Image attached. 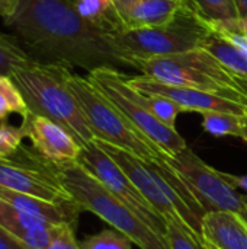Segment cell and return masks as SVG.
Returning <instances> with one entry per match:
<instances>
[{"label":"cell","mask_w":247,"mask_h":249,"mask_svg":"<svg viewBox=\"0 0 247 249\" xmlns=\"http://www.w3.org/2000/svg\"><path fill=\"white\" fill-rule=\"evenodd\" d=\"M217 34V32H215ZM220 36H223L224 39H227L229 42H231L233 45H236L239 50H242L243 53L247 54V38L240 36V35H234V34H218Z\"/></svg>","instance_id":"1f68e13d"},{"label":"cell","mask_w":247,"mask_h":249,"mask_svg":"<svg viewBox=\"0 0 247 249\" xmlns=\"http://www.w3.org/2000/svg\"><path fill=\"white\" fill-rule=\"evenodd\" d=\"M239 216H240V219H242V220L246 223V226H247V206H246V209H245V210H243V212H242Z\"/></svg>","instance_id":"8d00e7d4"},{"label":"cell","mask_w":247,"mask_h":249,"mask_svg":"<svg viewBox=\"0 0 247 249\" xmlns=\"http://www.w3.org/2000/svg\"><path fill=\"white\" fill-rule=\"evenodd\" d=\"M195 10L208 22H224L239 18L234 0H189Z\"/></svg>","instance_id":"cb8c5ba5"},{"label":"cell","mask_w":247,"mask_h":249,"mask_svg":"<svg viewBox=\"0 0 247 249\" xmlns=\"http://www.w3.org/2000/svg\"><path fill=\"white\" fill-rule=\"evenodd\" d=\"M0 198L54 226H73L76 229L79 216L83 212L74 200L60 203L49 201L6 188H0Z\"/></svg>","instance_id":"9a60e30c"},{"label":"cell","mask_w":247,"mask_h":249,"mask_svg":"<svg viewBox=\"0 0 247 249\" xmlns=\"http://www.w3.org/2000/svg\"><path fill=\"white\" fill-rule=\"evenodd\" d=\"M47 249H82L80 244L76 239L73 226H63L54 241Z\"/></svg>","instance_id":"f1b7e54d"},{"label":"cell","mask_w":247,"mask_h":249,"mask_svg":"<svg viewBox=\"0 0 247 249\" xmlns=\"http://www.w3.org/2000/svg\"><path fill=\"white\" fill-rule=\"evenodd\" d=\"M242 140L247 143V115L243 118V133H242Z\"/></svg>","instance_id":"d590c367"},{"label":"cell","mask_w":247,"mask_h":249,"mask_svg":"<svg viewBox=\"0 0 247 249\" xmlns=\"http://www.w3.org/2000/svg\"><path fill=\"white\" fill-rule=\"evenodd\" d=\"M166 242L169 249H204V242H199L183 226L175 222H166Z\"/></svg>","instance_id":"4316f807"},{"label":"cell","mask_w":247,"mask_h":249,"mask_svg":"<svg viewBox=\"0 0 247 249\" xmlns=\"http://www.w3.org/2000/svg\"><path fill=\"white\" fill-rule=\"evenodd\" d=\"M213 55H215L223 64H226L236 76L247 83V54L239 50L236 45L215 34L214 31L205 38L202 45L199 47Z\"/></svg>","instance_id":"d6986e66"},{"label":"cell","mask_w":247,"mask_h":249,"mask_svg":"<svg viewBox=\"0 0 247 249\" xmlns=\"http://www.w3.org/2000/svg\"><path fill=\"white\" fill-rule=\"evenodd\" d=\"M202 238L218 249H247V226L231 212L207 213L202 219Z\"/></svg>","instance_id":"2e32d148"},{"label":"cell","mask_w":247,"mask_h":249,"mask_svg":"<svg viewBox=\"0 0 247 249\" xmlns=\"http://www.w3.org/2000/svg\"><path fill=\"white\" fill-rule=\"evenodd\" d=\"M0 249H28L0 225Z\"/></svg>","instance_id":"f546056e"},{"label":"cell","mask_w":247,"mask_h":249,"mask_svg":"<svg viewBox=\"0 0 247 249\" xmlns=\"http://www.w3.org/2000/svg\"><path fill=\"white\" fill-rule=\"evenodd\" d=\"M32 58L12 36H0V74L12 76L17 67L32 63Z\"/></svg>","instance_id":"7402d4cb"},{"label":"cell","mask_w":247,"mask_h":249,"mask_svg":"<svg viewBox=\"0 0 247 249\" xmlns=\"http://www.w3.org/2000/svg\"><path fill=\"white\" fill-rule=\"evenodd\" d=\"M202 248H204V249H218L217 247H214L213 244L207 242V241H204V244H202Z\"/></svg>","instance_id":"74e56055"},{"label":"cell","mask_w":247,"mask_h":249,"mask_svg":"<svg viewBox=\"0 0 247 249\" xmlns=\"http://www.w3.org/2000/svg\"><path fill=\"white\" fill-rule=\"evenodd\" d=\"M0 225L28 249H47L63 226L49 225L0 198Z\"/></svg>","instance_id":"5bb4252c"},{"label":"cell","mask_w":247,"mask_h":249,"mask_svg":"<svg viewBox=\"0 0 247 249\" xmlns=\"http://www.w3.org/2000/svg\"><path fill=\"white\" fill-rule=\"evenodd\" d=\"M183 0H140L127 18V28H156L172 22Z\"/></svg>","instance_id":"e0dca14e"},{"label":"cell","mask_w":247,"mask_h":249,"mask_svg":"<svg viewBox=\"0 0 247 249\" xmlns=\"http://www.w3.org/2000/svg\"><path fill=\"white\" fill-rule=\"evenodd\" d=\"M138 1H140V0H114L118 13H119L121 18L125 20V25H127V18H128V15L131 13V10L135 7V4H137Z\"/></svg>","instance_id":"4dcf8cb0"},{"label":"cell","mask_w":247,"mask_h":249,"mask_svg":"<svg viewBox=\"0 0 247 249\" xmlns=\"http://www.w3.org/2000/svg\"><path fill=\"white\" fill-rule=\"evenodd\" d=\"M138 70L162 83L217 93L247 105L246 82L202 48L178 55L143 58L138 61Z\"/></svg>","instance_id":"277c9868"},{"label":"cell","mask_w":247,"mask_h":249,"mask_svg":"<svg viewBox=\"0 0 247 249\" xmlns=\"http://www.w3.org/2000/svg\"><path fill=\"white\" fill-rule=\"evenodd\" d=\"M211 29L217 34H234L247 38V16L236 18L224 22H210Z\"/></svg>","instance_id":"83f0119b"},{"label":"cell","mask_w":247,"mask_h":249,"mask_svg":"<svg viewBox=\"0 0 247 249\" xmlns=\"http://www.w3.org/2000/svg\"><path fill=\"white\" fill-rule=\"evenodd\" d=\"M245 117L229 112H204L202 128L214 137L233 136L242 139Z\"/></svg>","instance_id":"ffe728a7"},{"label":"cell","mask_w":247,"mask_h":249,"mask_svg":"<svg viewBox=\"0 0 247 249\" xmlns=\"http://www.w3.org/2000/svg\"><path fill=\"white\" fill-rule=\"evenodd\" d=\"M15 6V0H0V16L4 19L7 18Z\"/></svg>","instance_id":"836d02e7"},{"label":"cell","mask_w":247,"mask_h":249,"mask_svg":"<svg viewBox=\"0 0 247 249\" xmlns=\"http://www.w3.org/2000/svg\"><path fill=\"white\" fill-rule=\"evenodd\" d=\"M25 133L22 127H15L7 123L0 124V160L13 156L22 146L25 140Z\"/></svg>","instance_id":"484cf974"},{"label":"cell","mask_w":247,"mask_h":249,"mask_svg":"<svg viewBox=\"0 0 247 249\" xmlns=\"http://www.w3.org/2000/svg\"><path fill=\"white\" fill-rule=\"evenodd\" d=\"M128 83L131 88L141 93H154L166 96L176 104H179L183 111L186 112H229L236 115H247V105L231 101L217 93L185 88V86H175L157 82L151 77L144 74L141 76H128Z\"/></svg>","instance_id":"7c38bea8"},{"label":"cell","mask_w":247,"mask_h":249,"mask_svg":"<svg viewBox=\"0 0 247 249\" xmlns=\"http://www.w3.org/2000/svg\"><path fill=\"white\" fill-rule=\"evenodd\" d=\"M20 127L25 137L31 140L32 149L47 162L52 165L77 162L82 146L57 123L42 115L28 112L22 117Z\"/></svg>","instance_id":"4fadbf2b"},{"label":"cell","mask_w":247,"mask_h":249,"mask_svg":"<svg viewBox=\"0 0 247 249\" xmlns=\"http://www.w3.org/2000/svg\"><path fill=\"white\" fill-rule=\"evenodd\" d=\"M77 163L90 172L119 201L130 207L154 233L166 241V222L150 206L121 166L93 140L82 146ZM167 244V242H166Z\"/></svg>","instance_id":"30bf717a"},{"label":"cell","mask_w":247,"mask_h":249,"mask_svg":"<svg viewBox=\"0 0 247 249\" xmlns=\"http://www.w3.org/2000/svg\"><path fill=\"white\" fill-rule=\"evenodd\" d=\"M67 86L84 114L95 139L121 147L147 160H165L170 158L140 133L87 76H80L70 70L67 73Z\"/></svg>","instance_id":"8992f818"},{"label":"cell","mask_w":247,"mask_h":249,"mask_svg":"<svg viewBox=\"0 0 247 249\" xmlns=\"http://www.w3.org/2000/svg\"><path fill=\"white\" fill-rule=\"evenodd\" d=\"M234 4H236L239 18L247 16V0H234Z\"/></svg>","instance_id":"e575fe53"},{"label":"cell","mask_w":247,"mask_h":249,"mask_svg":"<svg viewBox=\"0 0 247 249\" xmlns=\"http://www.w3.org/2000/svg\"><path fill=\"white\" fill-rule=\"evenodd\" d=\"M0 188L58 203L73 200L60 182L54 165L25 146L0 160Z\"/></svg>","instance_id":"8fae6325"},{"label":"cell","mask_w":247,"mask_h":249,"mask_svg":"<svg viewBox=\"0 0 247 249\" xmlns=\"http://www.w3.org/2000/svg\"><path fill=\"white\" fill-rule=\"evenodd\" d=\"M77 12L89 22L96 25L98 28L118 34L125 29V20L118 13L114 0H71Z\"/></svg>","instance_id":"ac0fdd59"},{"label":"cell","mask_w":247,"mask_h":249,"mask_svg":"<svg viewBox=\"0 0 247 249\" xmlns=\"http://www.w3.org/2000/svg\"><path fill=\"white\" fill-rule=\"evenodd\" d=\"M132 241L116 229H103L80 242L82 249H132Z\"/></svg>","instance_id":"d4e9b609"},{"label":"cell","mask_w":247,"mask_h":249,"mask_svg":"<svg viewBox=\"0 0 247 249\" xmlns=\"http://www.w3.org/2000/svg\"><path fill=\"white\" fill-rule=\"evenodd\" d=\"M167 162L188 185L205 214L213 212L240 214L246 209L247 194H242L229 181L226 172H220L207 165L189 147L173 158H167Z\"/></svg>","instance_id":"9c48e42d"},{"label":"cell","mask_w":247,"mask_h":249,"mask_svg":"<svg viewBox=\"0 0 247 249\" xmlns=\"http://www.w3.org/2000/svg\"><path fill=\"white\" fill-rule=\"evenodd\" d=\"M0 36H6V34H3V32L0 31Z\"/></svg>","instance_id":"f35d334b"},{"label":"cell","mask_w":247,"mask_h":249,"mask_svg":"<svg viewBox=\"0 0 247 249\" xmlns=\"http://www.w3.org/2000/svg\"><path fill=\"white\" fill-rule=\"evenodd\" d=\"M226 177L229 178V181H230L234 187H237L239 190H245V191L247 193V175H242V177H239V175L226 174Z\"/></svg>","instance_id":"d6a6232c"},{"label":"cell","mask_w":247,"mask_h":249,"mask_svg":"<svg viewBox=\"0 0 247 249\" xmlns=\"http://www.w3.org/2000/svg\"><path fill=\"white\" fill-rule=\"evenodd\" d=\"M95 142L121 166L150 206L165 219L183 226L194 238L204 242L201 209L179 174L165 160H147L114 144Z\"/></svg>","instance_id":"7a4b0ae2"},{"label":"cell","mask_w":247,"mask_h":249,"mask_svg":"<svg viewBox=\"0 0 247 249\" xmlns=\"http://www.w3.org/2000/svg\"><path fill=\"white\" fill-rule=\"evenodd\" d=\"M57 177L70 197L83 209L125 233L138 248L169 249L166 241L154 233L130 207L108 191L99 179L77 162L54 165Z\"/></svg>","instance_id":"5b68a950"},{"label":"cell","mask_w":247,"mask_h":249,"mask_svg":"<svg viewBox=\"0 0 247 249\" xmlns=\"http://www.w3.org/2000/svg\"><path fill=\"white\" fill-rule=\"evenodd\" d=\"M3 22L41 63L80 67L87 73L102 67L138 70V60L116 36L86 20L71 0H15Z\"/></svg>","instance_id":"6da1fadb"},{"label":"cell","mask_w":247,"mask_h":249,"mask_svg":"<svg viewBox=\"0 0 247 249\" xmlns=\"http://www.w3.org/2000/svg\"><path fill=\"white\" fill-rule=\"evenodd\" d=\"M70 70L61 64L33 60L23 67H17L10 77L19 88L29 112L57 123L80 146H84L95 140V134L67 86Z\"/></svg>","instance_id":"3957f363"},{"label":"cell","mask_w":247,"mask_h":249,"mask_svg":"<svg viewBox=\"0 0 247 249\" xmlns=\"http://www.w3.org/2000/svg\"><path fill=\"white\" fill-rule=\"evenodd\" d=\"M87 79L116 105L140 133L159 146L167 156L173 158L188 147L185 139L175 128L165 125L148 111L141 93L130 86L128 76L119 71V69H96L87 73Z\"/></svg>","instance_id":"ba28073f"},{"label":"cell","mask_w":247,"mask_h":249,"mask_svg":"<svg viewBox=\"0 0 247 249\" xmlns=\"http://www.w3.org/2000/svg\"><path fill=\"white\" fill-rule=\"evenodd\" d=\"M211 32L210 22L195 10L189 0H183L172 22L156 28H125L115 36L122 48L140 61L194 51Z\"/></svg>","instance_id":"52a82bcc"},{"label":"cell","mask_w":247,"mask_h":249,"mask_svg":"<svg viewBox=\"0 0 247 249\" xmlns=\"http://www.w3.org/2000/svg\"><path fill=\"white\" fill-rule=\"evenodd\" d=\"M29 112L28 105L12 77L0 74V121H4L10 114L25 117Z\"/></svg>","instance_id":"44dd1931"},{"label":"cell","mask_w":247,"mask_h":249,"mask_svg":"<svg viewBox=\"0 0 247 249\" xmlns=\"http://www.w3.org/2000/svg\"><path fill=\"white\" fill-rule=\"evenodd\" d=\"M141 93V92H140ZM144 105L148 108V111L165 125L176 130V118L181 112H185L183 108L176 104L175 101L154 93H141Z\"/></svg>","instance_id":"603a6c76"}]
</instances>
